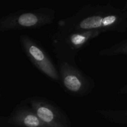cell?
<instances>
[{
  "instance_id": "obj_1",
  "label": "cell",
  "mask_w": 127,
  "mask_h": 127,
  "mask_svg": "<svg viewBox=\"0 0 127 127\" xmlns=\"http://www.w3.org/2000/svg\"><path fill=\"white\" fill-rule=\"evenodd\" d=\"M56 29L125 33L127 31V10L115 7L110 2L88 4L71 16L59 20Z\"/></svg>"
},
{
  "instance_id": "obj_2",
  "label": "cell",
  "mask_w": 127,
  "mask_h": 127,
  "mask_svg": "<svg viewBox=\"0 0 127 127\" xmlns=\"http://www.w3.org/2000/svg\"><path fill=\"white\" fill-rule=\"evenodd\" d=\"M104 33L102 31H69L57 30L50 35L52 50L57 61L76 63L79 52Z\"/></svg>"
},
{
  "instance_id": "obj_3",
  "label": "cell",
  "mask_w": 127,
  "mask_h": 127,
  "mask_svg": "<svg viewBox=\"0 0 127 127\" xmlns=\"http://www.w3.org/2000/svg\"><path fill=\"white\" fill-rule=\"evenodd\" d=\"M55 19V10L49 7L18 10L0 18V32L38 29L53 24Z\"/></svg>"
},
{
  "instance_id": "obj_4",
  "label": "cell",
  "mask_w": 127,
  "mask_h": 127,
  "mask_svg": "<svg viewBox=\"0 0 127 127\" xmlns=\"http://www.w3.org/2000/svg\"><path fill=\"white\" fill-rule=\"evenodd\" d=\"M60 85L66 94L74 97H83L95 88V80L78 66L76 63L57 61Z\"/></svg>"
},
{
  "instance_id": "obj_5",
  "label": "cell",
  "mask_w": 127,
  "mask_h": 127,
  "mask_svg": "<svg viewBox=\"0 0 127 127\" xmlns=\"http://www.w3.org/2000/svg\"><path fill=\"white\" fill-rule=\"evenodd\" d=\"M20 47L27 59L42 74L60 85L57 66L40 42L27 34L19 37Z\"/></svg>"
},
{
  "instance_id": "obj_6",
  "label": "cell",
  "mask_w": 127,
  "mask_h": 127,
  "mask_svg": "<svg viewBox=\"0 0 127 127\" xmlns=\"http://www.w3.org/2000/svg\"><path fill=\"white\" fill-rule=\"evenodd\" d=\"M25 100L48 127H72L66 112L52 100L39 95L29 97Z\"/></svg>"
},
{
  "instance_id": "obj_7",
  "label": "cell",
  "mask_w": 127,
  "mask_h": 127,
  "mask_svg": "<svg viewBox=\"0 0 127 127\" xmlns=\"http://www.w3.org/2000/svg\"><path fill=\"white\" fill-rule=\"evenodd\" d=\"M0 125L8 127H48L23 99L6 116L0 118Z\"/></svg>"
},
{
  "instance_id": "obj_8",
  "label": "cell",
  "mask_w": 127,
  "mask_h": 127,
  "mask_svg": "<svg viewBox=\"0 0 127 127\" xmlns=\"http://www.w3.org/2000/svg\"><path fill=\"white\" fill-rule=\"evenodd\" d=\"M95 112L110 124L127 125V109H97Z\"/></svg>"
},
{
  "instance_id": "obj_9",
  "label": "cell",
  "mask_w": 127,
  "mask_h": 127,
  "mask_svg": "<svg viewBox=\"0 0 127 127\" xmlns=\"http://www.w3.org/2000/svg\"><path fill=\"white\" fill-rule=\"evenodd\" d=\"M99 55L101 57L125 56L127 59V38L112 45L108 48L99 51Z\"/></svg>"
},
{
  "instance_id": "obj_10",
  "label": "cell",
  "mask_w": 127,
  "mask_h": 127,
  "mask_svg": "<svg viewBox=\"0 0 127 127\" xmlns=\"http://www.w3.org/2000/svg\"><path fill=\"white\" fill-rule=\"evenodd\" d=\"M118 93L120 95H127V84L122 86L119 89Z\"/></svg>"
},
{
  "instance_id": "obj_11",
  "label": "cell",
  "mask_w": 127,
  "mask_h": 127,
  "mask_svg": "<svg viewBox=\"0 0 127 127\" xmlns=\"http://www.w3.org/2000/svg\"><path fill=\"white\" fill-rule=\"evenodd\" d=\"M123 7H124L125 9L127 10V0H126V1H125V2H124V6H123Z\"/></svg>"
},
{
  "instance_id": "obj_12",
  "label": "cell",
  "mask_w": 127,
  "mask_h": 127,
  "mask_svg": "<svg viewBox=\"0 0 127 127\" xmlns=\"http://www.w3.org/2000/svg\"><path fill=\"white\" fill-rule=\"evenodd\" d=\"M0 127H6V126H4V125H0Z\"/></svg>"
}]
</instances>
